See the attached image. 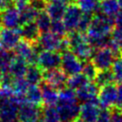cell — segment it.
Returning a JSON list of instances; mask_svg holds the SVG:
<instances>
[{
  "label": "cell",
  "instance_id": "1",
  "mask_svg": "<svg viewBox=\"0 0 122 122\" xmlns=\"http://www.w3.org/2000/svg\"><path fill=\"white\" fill-rule=\"evenodd\" d=\"M81 105L79 104L76 91L65 86L59 91V101L56 104L61 122H73L80 114Z\"/></svg>",
  "mask_w": 122,
  "mask_h": 122
},
{
  "label": "cell",
  "instance_id": "2",
  "mask_svg": "<svg viewBox=\"0 0 122 122\" xmlns=\"http://www.w3.org/2000/svg\"><path fill=\"white\" fill-rule=\"evenodd\" d=\"M66 38L68 40L69 47L73 54H75L83 62L89 61L92 58L95 49L92 47L86 33L78 30L69 32Z\"/></svg>",
  "mask_w": 122,
  "mask_h": 122
},
{
  "label": "cell",
  "instance_id": "3",
  "mask_svg": "<svg viewBox=\"0 0 122 122\" xmlns=\"http://www.w3.org/2000/svg\"><path fill=\"white\" fill-rule=\"evenodd\" d=\"M115 29V18L102 14H95L89 25L86 35L88 38H102L110 37Z\"/></svg>",
  "mask_w": 122,
  "mask_h": 122
},
{
  "label": "cell",
  "instance_id": "4",
  "mask_svg": "<svg viewBox=\"0 0 122 122\" xmlns=\"http://www.w3.org/2000/svg\"><path fill=\"white\" fill-rule=\"evenodd\" d=\"M37 46L41 51L43 50L57 51L62 54L63 52L70 50L69 43L66 37H59L58 35L53 33L52 31L41 33Z\"/></svg>",
  "mask_w": 122,
  "mask_h": 122
},
{
  "label": "cell",
  "instance_id": "5",
  "mask_svg": "<svg viewBox=\"0 0 122 122\" xmlns=\"http://www.w3.org/2000/svg\"><path fill=\"white\" fill-rule=\"evenodd\" d=\"M117 55L110 47L100 48L95 50L91 61L98 71L111 70Z\"/></svg>",
  "mask_w": 122,
  "mask_h": 122
},
{
  "label": "cell",
  "instance_id": "6",
  "mask_svg": "<svg viewBox=\"0 0 122 122\" xmlns=\"http://www.w3.org/2000/svg\"><path fill=\"white\" fill-rule=\"evenodd\" d=\"M61 69L64 71L67 76L71 77L81 73L83 69V61L71 50H68L61 54Z\"/></svg>",
  "mask_w": 122,
  "mask_h": 122
},
{
  "label": "cell",
  "instance_id": "7",
  "mask_svg": "<svg viewBox=\"0 0 122 122\" xmlns=\"http://www.w3.org/2000/svg\"><path fill=\"white\" fill-rule=\"evenodd\" d=\"M61 54L57 51L43 50L38 54L37 65L44 71L61 68Z\"/></svg>",
  "mask_w": 122,
  "mask_h": 122
},
{
  "label": "cell",
  "instance_id": "8",
  "mask_svg": "<svg viewBox=\"0 0 122 122\" xmlns=\"http://www.w3.org/2000/svg\"><path fill=\"white\" fill-rule=\"evenodd\" d=\"M0 26L5 29L13 30H18L20 28V13L14 5L0 13Z\"/></svg>",
  "mask_w": 122,
  "mask_h": 122
},
{
  "label": "cell",
  "instance_id": "9",
  "mask_svg": "<svg viewBox=\"0 0 122 122\" xmlns=\"http://www.w3.org/2000/svg\"><path fill=\"white\" fill-rule=\"evenodd\" d=\"M118 98V86L110 84L100 88L98 95L99 103L102 109H112L116 106Z\"/></svg>",
  "mask_w": 122,
  "mask_h": 122
},
{
  "label": "cell",
  "instance_id": "10",
  "mask_svg": "<svg viewBox=\"0 0 122 122\" xmlns=\"http://www.w3.org/2000/svg\"><path fill=\"white\" fill-rule=\"evenodd\" d=\"M83 14V11L76 3H71L67 7L62 21L65 24L69 32L78 30V24Z\"/></svg>",
  "mask_w": 122,
  "mask_h": 122
},
{
  "label": "cell",
  "instance_id": "11",
  "mask_svg": "<svg viewBox=\"0 0 122 122\" xmlns=\"http://www.w3.org/2000/svg\"><path fill=\"white\" fill-rule=\"evenodd\" d=\"M19 122H39L42 118V110L37 106L26 102L19 108Z\"/></svg>",
  "mask_w": 122,
  "mask_h": 122
},
{
  "label": "cell",
  "instance_id": "12",
  "mask_svg": "<svg viewBox=\"0 0 122 122\" xmlns=\"http://www.w3.org/2000/svg\"><path fill=\"white\" fill-rule=\"evenodd\" d=\"M67 80L68 76L61 68L44 71V81L58 89L59 91L67 86Z\"/></svg>",
  "mask_w": 122,
  "mask_h": 122
},
{
  "label": "cell",
  "instance_id": "13",
  "mask_svg": "<svg viewBox=\"0 0 122 122\" xmlns=\"http://www.w3.org/2000/svg\"><path fill=\"white\" fill-rule=\"evenodd\" d=\"M100 92V87L95 82H89L84 87L76 91L77 98L78 102L85 103V102H98V95Z\"/></svg>",
  "mask_w": 122,
  "mask_h": 122
},
{
  "label": "cell",
  "instance_id": "14",
  "mask_svg": "<svg viewBox=\"0 0 122 122\" xmlns=\"http://www.w3.org/2000/svg\"><path fill=\"white\" fill-rule=\"evenodd\" d=\"M21 40L20 30L13 29H5L1 30V46L8 51H14Z\"/></svg>",
  "mask_w": 122,
  "mask_h": 122
},
{
  "label": "cell",
  "instance_id": "15",
  "mask_svg": "<svg viewBox=\"0 0 122 122\" xmlns=\"http://www.w3.org/2000/svg\"><path fill=\"white\" fill-rule=\"evenodd\" d=\"M98 102H85L82 103L80 108L79 117L85 122H96L101 113V109L99 108Z\"/></svg>",
  "mask_w": 122,
  "mask_h": 122
},
{
  "label": "cell",
  "instance_id": "16",
  "mask_svg": "<svg viewBox=\"0 0 122 122\" xmlns=\"http://www.w3.org/2000/svg\"><path fill=\"white\" fill-rule=\"evenodd\" d=\"M39 86L42 92L43 103L46 106H56L59 101V90L45 81Z\"/></svg>",
  "mask_w": 122,
  "mask_h": 122
},
{
  "label": "cell",
  "instance_id": "17",
  "mask_svg": "<svg viewBox=\"0 0 122 122\" xmlns=\"http://www.w3.org/2000/svg\"><path fill=\"white\" fill-rule=\"evenodd\" d=\"M19 30H20L21 38L31 44H37L41 35V32L36 22L22 24L19 29Z\"/></svg>",
  "mask_w": 122,
  "mask_h": 122
},
{
  "label": "cell",
  "instance_id": "18",
  "mask_svg": "<svg viewBox=\"0 0 122 122\" xmlns=\"http://www.w3.org/2000/svg\"><path fill=\"white\" fill-rule=\"evenodd\" d=\"M29 65L30 64L24 59L14 54V58L10 63L8 71L12 74V76L14 78H24L26 75V72H27Z\"/></svg>",
  "mask_w": 122,
  "mask_h": 122
},
{
  "label": "cell",
  "instance_id": "19",
  "mask_svg": "<svg viewBox=\"0 0 122 122\" xmlns=\"http://www.w3.org/2000/svg\"><path fill=\"white\" fill-rule=\"evenodd\" d=\"M24 78L29 85L39 86L44 81V71L37 64L29 65Z\"/></svg>",
  "mask_w": 122,
  "mask_h": 122
},
{
  "label": "cell",
  "instance_id": "20",
  "mask_svg": "<svg viewBox=\"0 0 122 122\" xmlns=\"http://www.w3.org/2000/svg\"><path fill=\"white\" fill-rule=\"evenodd\" d=\"M120 12L119 0H102L100 3L99 13L109 16L115 18L116 15Z\"/></svg>",
  "mask_w": 122,
  "mask_h": 122
},
{
  "label": "cell",
  "instance_id": "21",
  "mask_svg": "<svg viewBox=\"0 0 122 122\" xmlns=\"http://www.w3.org/2000/svg\"><path fill=\"white\" fill-rule=\"evenodd\" d=\"M26 101L37 106H41L43 104L42 92L39 86L30 85L26 92Z\"/></svg>",
  "mask_w": 122,
  "mask_h": 122
},
{
  "label": "cell",
  "instance_id": "22",
  "mask_svg": "<svg viewBox=\"0 0 122 122\" xmlns=\"http://www.w3.org/2000/svg\"><path fill=\"white\" fill-rule=\"evenodd\" d=\"M89 82L91 81L83 73H78V74L69 77L67 80V86L75 91H78L87 85Z\"/></svg>",
  "mask_w": 122,
  "mask_h": 122
},
{
  "label": "cell",
  "instance_id": "23",
  "mask_svg": "<svg viewBox=\"0 0 122 122\" xmlns=\"http://www.w3.org/2000/svg\"><path fill=\"white\" fill-rule=\"evenodd\" d=\"M52 21H53V20L49 16V14L46 13V11L39 12L37 16V19L35 20V22L38 27L41 33L48 32L51 30Z\"/></svg>",
  "mask_w": 122,
  "mask_h": 122
},
{
  "label": "cell",
  "instance_id": "24",
  "mask_svg": "<svg viewBox=\"0 0 122 122\" xmlns=\"http://www.w3.org/2000/svg\"><path fill=\"white\" fill-rule=\"evenodd\" d=\"M94 82L100 88L104 86L113 84L115 82V78H114V76H113L112 70L99 71Z\"/></svg>",
  "mask_w": 122,
  "mask_h": 122
},
{
  "label": "cell",
  "instance_id": "25",
  "mask_svg": "<svg viewBox=\"0 0 122 122\" xmlns=\"http://www.w3.org/2000/svg\"><path fill=\"white\" fill-rule=\"evenodd\" d=\"M75 3L78 5L79 8L83 11V13L88 14H98L100 3L95 0H76Z\"/></svg>",
  "mask_w": 122,
  "mask_h": 122
},
{
  "label": "cell",
  "instance_id": "26",
  "mask_svg": "<svg viewBox=\"0 0 122 122\" xmlns=\"http://www.w3.org/2000/svg\"><path fill=\"white\" fill-rule=\"evenodd\" d=\"M39 122H61L56 107L46 106L42 111V118Z\"/></svg>",
  "mask_w": 122,
  "mask_h": 122
},
{
  "label": "cell",
  "instance_id": "27",
  "mask_svg": "<svg viewBox=\"0 0 122 122\" xmlns=\"http://www.w3.org/2000/svg\"><path fill=\"white\" fill-rule=\"evenodd\" d=\"M2 46L0 47V72H5L9 70L11 61L14 56V54Z\"/></svg>",
  "mask_w": 122,
  "mask_h": 122
},
{
  "label": "cell",
  "instance_id": "28",
  "mask_svg": "<svg viewBox=\"0 0 122 122\" xmlns=\"http://www.w3.org/2000/svg\"><path fill=\"white\" fill-rule=\"evenodd\" d=\"M20 20H21V25L25 23H30V22H35L37 19V16L39 12H37L36 9L30 5L24 10L20 11Z\"/></svg>",
  "mask_w": 122,
  "mask_h": 122
},
{
  "label": "cell",
  "instance_id": "29",
  "mask_svg": "<svg viewBox=\"0 0 122 122\" xmlns=\"http://www.w3.org/2000/svg\"><path fill=\"white\" fill-rule=\"evenodd\" d=\"M98 70L93 63L91 60L83 62V69H82V73L85 75L86 77L91 82L95 81L96 75L98 73Z\"/></svg>",
  "mask_w": 122,
  "mask_h": 122
},
{
  "label": "cell",
  "instance_id": "30",
  "mask_svg": "<svg viewBox=\"0 0 122 122\" xmlns=\"http://www.w3.org/2000/svg\"><path fill=\"white\" fill-rule=\"evenodd\" d=\"M111 70L113 73L116 83L122 84V54H119L115 58Z\"/></svg>",
  "mask_w": 122,
  "mask_h": 122
},
{
  "label": "cell",
  "instance_id": "31",
  "mask_svg": "<svg viewBox=\"0 0 122 122\" xmlns=\"http://www.w3.org/2000/svg\"><path fill=\"white\" fill-rule=\"evenodd\" d=\"M50 30L53 33L58 35L59 37H65L69 33L68 30L65 26V24L63 23L62 20H53Z\"/></svg>",
  "mask_w": 122,
  "mask_h": 122
},
{
  "label": "cell",
  "instance_id": "32",
  "mask_svg": "<svg viewBox=\"0 0 122 122\" xmlns=\"http://www.w3.org/2000/svg\"><path fill=\"white\" fill-rule=\"evenodd\" d=\"M93 17H94V14H93L83 13L77 30L83 32V33H86L88 28H89V25H90L92 20H93Z\"/></svg>",
  "mask_w": 122,
  "mask_h": 122
},
{
  "label": "cell",
  "instance_id": "33",
  "mask_svg": "<svg viewBox=\"0 0 122 122\" xmlns=\"http://www.w3.org/2000/svg\"><path fill=\"white\" fill-rule=\"evenodd\" d=\"M112 37L114 40L116 46L119 48L120 54H122V30L119 28H115L112 33Z\"/></svg>",
  "mask_w": 122,
  "mask_h": 122
},
{
  "label": "cell",
  "instance_id": "34",
  "mask_svg": "<svg viewBox=\"0 0 122 122\" xmlns=\"http://www.w3.org/2000/svg\"><path fill=\"white\" fill-rule=\"evenodd\" d=\"M30 5L37 12L46 11L47 6V0H30Z\"/></svg>",
  "mask_w": 122,
  "mask_h": 122
},
{
  "label": "cell",
  "instance_id": "35",
  "mask_svg": "<svg viewBox=\"0 0 122 122\" xmlns=\"http://www.w3.org/2000/svg\"><path fill=\"white\" fill-rule=\"evenodd\" d=\"M111 120L112 122H122V111L114 107L111 111Z\"/></svg>",
  "mask_w": 122,
  "mask_h": 122
},
{
  "label": "cell",
  "instance_id": "36",
  "mask_svg": "<svg viewBox=\"0 0 122 122\" xmlns=\"http://www.w3.org/2000/svg\"><path fill=\"white\" fill-rule=\"evenodd\" d=\"M96 122H112L111 120V111L109 109H102L101 113Z\"/></svg>",
  "mask_w": 122,
  "mask_h": 122
},
{
  "label": "cell",
  "instance_id": "37",
  "mask_svg": "<svg viewBox=\"0 0 122 122\" xmlns=\"http://www.w3.org/2000/svg\"><path fill=\"white\" fill-rule=\"evenodd\" d=\"M13 1H14V5L20 12L30 5V0H13Z\"/></svg>",
  "mask_w": 122,
  "mask_h": 122
},
{
  "label": "cell",
  "instance_id": "38",
  "mask_svg": "<svg viewBox=\"0 0 122 122\" xmlns=\"http://www.w3.org/2000/svg\"><path fill=\"white\" fill-rule=\"evenodd\" d=\"M115 107L122 110V84H119L118 86V98Z\"/></svg>",
  "mask_w": 122,
  "mask_h": 122
},
{
  "label": "cell",
  "instance_id": "39",
  "mask_svg": "<svg viewBox=\"0 0 122 122\" xmlns=\"http://www.w3.org/2000/svg\"><path fill=\"white\" fill-rule=\"evenodd\" d=\"M13 5H14L13 0H0V13Z\"/></svg>",
  "mask_w": 122,
  "mask_h": 122
},
{
  "label": "cell",
  "instance_id": "40",
  "mask_svg": "<svg viewBox=\"0 0 122 122\" xmlns=\"http://www.w3.org/2000/svg\"><path fill=\"white\" fill-rule=\"evenodd\" d=\"M115 28L122 30V11H120L115 17Z\"/></svg>",
  "mask_w": 122,
  "mask_h": 122
},
{
  "label": "cell",
  "instance_id": "41",
  "mask_svg": "<svg viewBox=\"0 0 122 122\" xmlns=\"http://www.w3.org/2000/svg\"><path fill=\"white\" fill-rule=\"evenodd\" d=\"M73 122H85V121H84V120H83L82 119H80V118H78L77 119H75Z\"/></svg>",
  "mask_w": 122,
  "mask_h": 122
},
{
  "label": "cell",
  "instance_id": "42",
  "mask_svg": "<svg viewBox=\"0 0 122 122\" xmlns=\"http://www.w3.org/2000/svg\"><path fill=\"white\" fill-rule=\"evenodd\" d=\"M119 7H120V11H122V0H119Z\"/></svg>",
  "mask_w": 122,
  "mask_h": 122
},
{
  "label": "cell",
  "instance_id": "43",
  "mask_svg": "<svg viewBox=\"0 0 122 122\" xmlns=\"http://www.w3.org/2000/svg\"><path fill=\"white\" fill-rule=\"evenodd\" d=\"M0 28H1V26H0ZM1 30H0V46H1Z\"/></svg>",
  "mask_w": 122,
  "mask_h": 122
},
{
  "label": "cell",
  "instance_id": "44",
  "mask_svg": "<svg viewBox=\"0 0 122 122\" xmlns=\"http://www.w3.org/2000/svg\"><path fill=\"white\" fill-rule=\"evenodd\" d=\"M95 1H96V2H98V3H101L102 0H95Z\"/></svg>",
  "mask_w": 122,
  "mask_h": 122
}]
</instances>
